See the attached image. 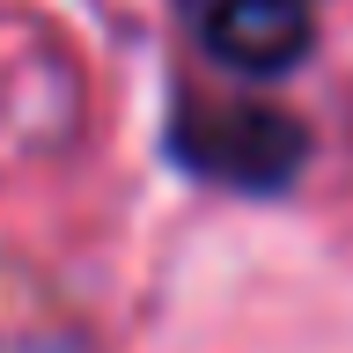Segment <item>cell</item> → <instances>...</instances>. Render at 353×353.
Here are the masks:
<instances>
[{
	"instance_id": "cell-1",
	"label": "cell",
	"mask_w": 353,
	"mask_h": 353,
	"mask_svg": "<svg viewBox=\"0 0 353 353\" xmlns=\"http://www.w3.org/2000/svg\"><path fill=\"white\" fill-rule=\"evenodd\" d=\"M170 154L184 176L221 192H287L309 162V132L272 103H206L184 88L170 118Z\"/></svg>"
},
{
	"instance_id": "cell-2",
	"label": "cell",
	"mask_w": 353,
	"mask_h": 353,
	"mask_svg": "<svg viewBox=\"0 0 353 353\" xmlns=\"http://www.w3.org/2000/svg\"><path fill=\"white\" fill-rule=\"evenodd\" d=\"M214 66L243 81H280L316 52V0H170Z\"/></svg>"
}]
</instances>
